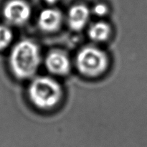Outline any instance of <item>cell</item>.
Masks as SVG:
<instances>
[{
	"label": "cell",
	"instance_id": "1",
	"mask_svg": "<svg viewBox=\"0 0 147 147\" xmlns=\"http://www.w3.org/2000/svg\"><path fill=\"white\" fill-rule=\"evenodd\" d=\"M40 61L38 46L29 40L19 42L12 49L9 56L11 71L20 79H27L34 76Z\"/></svg>",
	"mask_w": 147,
	"mask_h": 147
},
{
	"label": "cell",
	"instance_id": "8",
	"mask_svg": "<svg viewBox=\"0 0 147 147\" xmlns=\"http://www.w3.org/2000/svg\"><path fill=\"white\" fill-rule=\"evenodd\" d=\"M111 29L109 24L98 22L90 26L88 30V36L90 40L97 42L106 41L110 36Z\"/></svg>",
	"mask_w": 147,
	"mask_h": 147
},
{
	"label": "cell",
	"instance_id": "5",
	"mask_svg": "<svg viewBox=\"0 0 147 147\" xmlns=\"http://www.w3.org/2000/svg\"><path fill=\"white\" fill-rule=\"evenodd\" d=\"M47 70L53 74L63 76L70 70V61L67 55L60 50H54L49 53L45 58Z\"/></svg>",
	"mask_w": 147,
	"mask_h": 147
},
{
	"label": "cell",
	"instance_id": "7",
	"mask_svg": "<svg viewBox=\"0 0 147 147\" xmlns=\"http://www.w3.org/2000/svg\"><path fill=\"white\" fill-rule=\"evenodd\" d=\"M90 17V11L86 6L77 4L70 9L67 14V22L72 30L79 31L86 27Z\"/></svg>",
	"mask_w": 147,
	"mask_h": 147
},
{
	"label": "cell",
	"instance_id": "10",
	"mask_svg": "<svg viewBox=\"0 0 147 147\" xmlns=\"http://www.w3.org/2000/svg\"><path fill=\"white\" fill-rule=\"evenodd\" d=\"M93 11L98 17H103L108 13V7L104 4H98L93 7Z\"/></svg>",
	"mask_w": 147,
	"mask_h": 147
},
{
	"label": "cell",
	"instance_id": "6",
	"mask_svg": "<svg viewBox=\"0 0 147 147\" xmlns=\"http://www.w3.org/2000/svg\"><path fill=\"white\" fill-rule=\"evenodd\" d=\"M63 16L58 9H45L40 12L38 17V24L42 30L52 32L58 30L61 24Z\"/></svg>",
	"mask_w": 147,
	"mask_h": 147
},
{
	"label": "cell",
	"instance_id": "11",
	"mask_svg": "<svg viewBox=\"0 0 147 147\" xmlns=\"http://www.w3.org/2000/svg\"><path fill=\"white\" fill-rule=\"evenodd\" d=\"M45 1L49 4H54L55 3H57L59 0H45Z\"/></svg>",
	"mask_w": 147,
	"mask_h": 147
},
{
	"label": "cell",
	"instance_id": "9",
	"mask_svg": "<svg viewBox=\"0 0 147 147\" xmlns=\"http://www.w3.org/2000/svg\"><path fill=\"white\" fill-rule=\"evenodd\" d=\"M13 39L11 30L7 26L0 24V50L7 48Z\"/></svg>",
	"mask_w": 147,
	"mask_h": 147
},
{
	"label": "cell",
	"instance_id": "2",
	"mask_svg": "<svg viewBox=\"0 0 147 147\" xmlns=\"http://www.w3.org/2000/svg\"><path fill=\"white\" fill-rule=\"evenodd\" d=\"M32 103L41 109L53 108L61 100L63 90L54 79L50 77H38L33 80L28 90Z\"/></svg>",
	"mask_w": 147,
	"mask_h": 147
},
{
	"label": "cell",
	"instance_id": "3",
	"mask_svg": "<svg viewBox=\"0 0 147 147\" xmlns=\"http://www.w3.org/2000/svg\"><path fill=\"white\" fill-rule=\"evenodd\" d=\"M76 65L82 74L95 77L106 71L109 60L104 51L93 46H88L78 53Z\"/></svg>",
	"mask_w": 147,
	"mask_h": 147
},
{
	"label": "cell",
	"instance_id": "4",
	"mask_svg": "<svg viewBox=\"0 0 147 147\" xmlns=\"http://www.w3.org/2000/svg\"><path fill=\"white\" fill-rule=\"evenodd\" d=\"M3 15L10 24L21 25L30 19L31 7L24 0H10L4 5Z\"/></svg>",
	"mask_w": 147,
	"mask_h": 147
}]
</instances>
